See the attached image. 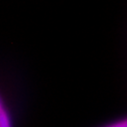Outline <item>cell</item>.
I'll return each instance as SVG.
<instances>
[{
	"label": "cell",
	"instance_id": "6da1fadb",
	"mask_svg": "<svg viewBox=\"0 0 127 127\" xmlns=\"http://www.w3.org/2000/svg\"><path fill=\"white\" fill-rule=\"evenodd\" d=\"M0 127H13V121L9 107L5 104L4 100H1L0 105Z\"/></svg>",
	"mask_w": 127,
	"mask_h": 127
},
{
	"label": "cell",
	"instance_id": "7a4b0ae2",
	"mask_svg": "<svg viewBox=\"0 0 127 127\" xmlns=\"http://www.w3.org/2000/svg\"><path fill=\"white\" fill-rule=\"evenodd\" d=\"M102 127H127V116L116 120L112 123H109Z\"/></svg>",
	"mask_w": 127,
	"mask_h": 127
}]
</instances>
